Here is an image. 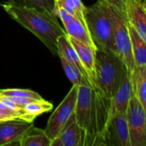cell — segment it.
I'll return each instance as SVG.
<instances>
[{
    "mask_svg": "<svg viewBox=\"0 0 146 146\" xmlns=\"http://www.w3.org/2000/svg\"><path fill=\"white\" fill-rule=\"evenodd\" d=\"M111 100L97 89L80 86L74 110L75 119L85 133V146H100L110 120Z\"/></svg>",
    "mask_w": 146,
    "mask_h": 146,
    "instance_id": "obj_1",
    "label": "cell"
},
{
    "mask_svg": "<svg viewBox=\"0 0 146 146\" xmlns=\"http://www.w3.org/2000/svg\"><path fill=\"white\" fill-rule=\"evenodd\" d=\"M2 7L12 19L33 33L53 55L58 54L57 38L67 33L58 23L57 17L12 1L3 3Z\"/></svg>",
    "mask_w": 146,
    "mask_h": 146,
    "instance_id": "obj_2",
    "label": "cell"
},
{
    "mask_svg": "<svg viewBox=\"0 0 146 146\" xmlns=\"http://www.w3.org/2000/svg\"><path fill=\"white\" fill-rule=\"evenodd\" d=\"M127 72L126 66L114 52L97 50L95 60L96 88L107 99H112Z\"/></svg>",
    "mask_w": 146,
    "mask_h": 146,
    "instance_id": "obj_3",
    "label": "cell"
},
{
    "mask_svg": "<svg viewBox=\"0 0 146 146\" xmlns=\"http://www.w3.org/2000/svg\"><path fill=\"white\" fill-rule=\"evenodd\" d=\"M85 17L88 31L97 49L114 52L113 24L109 3L104 0H98L94 4L86 7Z\"/></svg>",
    "mask_w": 146,
    "mask_h": 146,
    "instance_id": "obj_4",
    "label": "cell"
},
{
    "mask_svg": "<svg viewBox=\"0 0 146 146\" xmlns=\"http://www.w3.org/2000/svg\"><path fill=\"white\" fill-rule=\"evenodd\" d=\"M110 13L113 24L114 53L126 66L127 73L131 76L134 72L136 65L132 50V42L127 20L119 9L111 5H110Z\"/></svg>",
    "mask_w": 146,
    "mask_h": 146,
    "instance_id": "obj_5",
    "label": "cell"
},
{
    "mask_svg": "<svg viewBox=\"0 0 146 146\" xmlns=\"http://www.w3.org/2000/svg\"><path fill=\"white\" fill-rule=\"evenodd\" d=\"M78 89V86H72L65 98L55 110L48 120L44 131L52 141L60 134L70 117L74 114Z\"/></svg>",
    "mask_w": 146,
    "mask_h": 146,
    "instance_id": "obj_6",
    "label": "cell"
},
{
    "mask_svg": "<svg viewBox=\"0 0 146 146\" xmlns=\"http://www.w3.org/2000/svg\"><path fill=\"white\" fill-rule=\"evenodd\" d=\"M127 120L131 146H146V112L134 95L127 110Z\"/></svg>",
    "mask_w": 146,
    "mask_h": 146,
    "instance_id": "obj_7",
    "label": "cell"
},
{
    "mask_svg": "<svg viewBox=\"0 0 146 146\" xmlns=\"http://www.w3.org/2000/svg\"><path fill=\"white\" fill-rule=\"evenodd\" d=\"M102 145L131 146L127 113H119L110 118L104 134Z\"/></svg>",
    "mask_w": 146,
    "mask_h": 146,
    "instance_id": "obj_8",
    "label": "cell"
},
{
    "mask_svg": "<svg viewBox=\"0 0 146 146\" xmlns=\"http://www.w3.org/2000/svg\"><path fill=\"white\" fill-rule=\"evenodd\" d=\"M55 15L62 21L68 36L97 48L86 26L81 21L62 9H56L55 11Z\"/></svg>",
    "mask_w": 146,
    "mask_h": 146,
    "instance_id": "obj_9",
    "label": "cell"
},
{
    "mask_svg": "<svg viewBox=\"0 0 146 146\" xmlns=\"http://www.w3.org/2000/svg\"><path fill=\"white\" fill-rule=\"evenodd\" d=\"M33 122L14 119L0 122V146L19 144Z\"/></svg>",
    "mask_w": 146,
    "mask_h": 146,
    "instance_id": "obj_10",
    "label": "cell"
},
{
    "mask_svg": "<svg viewBox=\"0 0 146 146\" xmlns=\"http://www.w3.org/2000/svg\"><path fill=\"white\" fill-rule=\"evenodd\" d=\"M51 146H85V133L76 121L74 114Z\"/></svg>",
    "mask_w": 146,
    "mask_h": 146,
    "instance_id": "obj_11",
    "label": "cell"
},
{
    "mask_svg": "<svg viewBox=\"0 0 146 146\" xmlns=\"http://www.w3.org/2000/svg\"><path fill=\"white\" fill-rule=\"evenodd\" d=\"M126 18L127 22L146 41V9L141 0L126 1Z\"/></svg>",
    "mask_w": 146,
    "mask_h": 146,
    "instance_id": "obj_12",
    "label": "cell"
},
{
    "mask_svg": "<svg viewBox=\"0 0 146 146\" xmlns=\"http://www.w3.org/2000/svg\"><path fill=\"white\" fill-rule=\"evenodd\" d=\"M133 95V92L131 77L127 72L120 87L111 99L110 118L119 113H127V110Z\"/></svg>",
    "mask_w": 146,
    "mask_h": 146,
    "instance_id": "obj_13",
    "label": "cell"
},
{
    "mask_svg": "<svg viewBox=\"0 0 146 146\" xmlns=\"http://www.w3.org/2000/svg\"><path fill=\"white\" fill-rule=\"evenodd\" d=\"M70 43L74 47L77 51L79 57L89 76L90 81L93 88H96L95 83V60H96V52L97 48H94L89 44H86L83 42H80L74 38L68 36Z\"/></svg>",
    "mask_w": 146,
    "mask_h": 146,
    "instance_id": "obj_14",
    "label": "cell"
},
{
    "mask_svg": "<svg viewBox=\"0 0 146 146\" xmlns=\"http://www.w3.org/2000/svg\"><path fill=\"white\" fill-rule=\"evenodd\" d=\"M56 47H57V51H58L57 55L62 56L69 62L75 65L90 81L89 76H88V74H87V73H86V69H85V68H84V66H83V64H82V62L79 57V55H78L77 51L75 50L74 47L73 46V44L70 43L67 34L60 35L57 38ZM90 83H91V81H90ZM91 85H92V83H91Z\"/></svg>",
    "mask_w": 146,
    "mask_h": 146,
    "instance_id": "obj_15",
    "label": "cell"
},
{
    "mask_svg": "<svg viewBox=\"0 0 146 146\" xmlns=\"http://www.w3.org/2000/svg\"><path fill=\"white\" fill-rule=\"evenodd\" d=\"M130 77L133 95L146 112V66L136 67Z\"/></svg>",
    "mask_w": 146,
    "mask_h": 146,
    "instance_id": "obj_16",
    "label": "cell"
},
{
    "mask_svg": "<svg viewBox=\"0 0 146 146\" xmlns=\"http://www.w3.org/2000/svg\"><path fill=\"white\" fill-rule=\"evenodd\" d=\"M132 42V50L136 67L146 66V41L128 23Z\"/></svg>",
    "mask_w": 146,
    "mask_h": 146,
    "instance_id": "obj_17",
    "label": "cell"
},
{
    "mask_svg": "<svg viewBox=\"0 0 146 146\" xmlns=\"http://www.w3.org/2000/svg\"><path fill=\"white\" fill-rule=\"evenodd\" d=\"M52 140L47 136L44 129L35 127L33 125L27 130L20 141L21 146H51Z\"/></svg>",
    "mask_w": 146,
    "mask_h": 146,
    "instance_id": "obj_18",
    "label": "cell"
},
{
    "mask_svg": "<svg viewBox=\"0 0 146 146\" xmlns=\"http://www.w3.org/2000/svg\"><path fill=\"white\" fill-rule=\"evenodd\" d=\"M58 9H62L75 16L86 26L85 17L86 6L81 0H54V13Z\"/></svg>",
    "mask_w": 146,
    "mask_h": 146,
    "instance_id": "obj_19",
    "label": "cell"
},
{
    "mask_svg": "<svg viewBox=\"0 0 146 146\" xmlns=\"http://www.w3.org/2000/svg\"><path fill=\"white\" fill-rule=\"evenodd\" d=\"M60 61L62 63V66L63 68V70L68 78V80L71 81L73 86H92L90 81L88 79L81 73V71L73 63L69 62L68 60H66L62 56H60Z\"/></svg>",
    "mask_w": 146,
    "mask_h": 146,
    "instance_id": "obj_20",
    "label": "cell"
},
{
    "mask_svg": "<svg viewBox=\"0 0 146 146\" xmlns=\"http://www.w3.org/2000/svg\"><path fill=\"white\" fill-rule=\"evenodd\" d=\"M14 119H20L33 122L35 117L27 113L24 109L14 108L0 101V122Z\"/></svg>",
    "mask_w": 146,
    "mask_h": 146,
    "instance_id": "obj_21",
    "label": "cell"
},
{
    "mask_svg": "<svg viewBox=\"0 0 146 146\" xmlns=\"http://www.w3.org/2000/svg\"><path fill=\"white\" fill-rule=\"evenodd\" d=\"M52 108H53V105L51 103L42 98L39 100H34L27 104L23 109L25 110L27 113H28L29 115L36 118L37 116L51 110Z\"/></svg>",
    "mask_w": 146,
    "mask_h": 146,
    "instance_id": "obj_22",
    "label": "cell"
},
{
    "mask_svg": "<svg viewBox=\"0 0 146 146\" xmlns=\"http://www.w3.org/2000/svg\"><path fill=\"white\" fill-rule=\"evenodd\" d=\"M16 3L23 4L26 6L36 8L44 11L52 16H56L54 13V0H9Z\"/></svg>",
    "mask_w": 146,
    "mask_h": 146,
    "instance_id": "obj_23",
    "label": "cell"
},
{
    "mask_svg": "<svg viewBox=\"0 0 146 146\" xmlns=\"http://www.w3.org/2000/svg\"><path fill=\"white\" fill-rule=\"evenodd\" d=\"M0 96L33 98V99L43 98L38 93L28 89H2L0 90Z\"/></svg>",
    "mask_w": 146,
    "mask_h": 146,
    "instance_id": "obj_24",
    "label": "cell"
},
{
    "mask_svg": "<svg viewBox=\"0 0 146 146\" xmlns=\"http://www.w3.org/2000/svg\"><path fill=\"white\" fill-rule=\"evenodd\" d=\"M110 5L119 9L126 16V1L127 0H104Z\"/></svg>",
    "mask_w": 146,
    "mask_h": 146,
    "instance_id": "obj_25",
    "label": "cell"
},
{
    "mask_svg": "<svg viewBox=\"0 0 146 146\" xmlns=\"http://www.w3.org/2000/svg\"><path fill=\"white\" fill-rule=\"evenodd\" d=\"M142 3H143V5H144V7L146 9V0H143L142 1Z\"/></svg>",
    "mask_w": 146,
    "mask_h": 146,
    "instance_id": "obj_26",
    "label": "cell"
}]
</instances>
